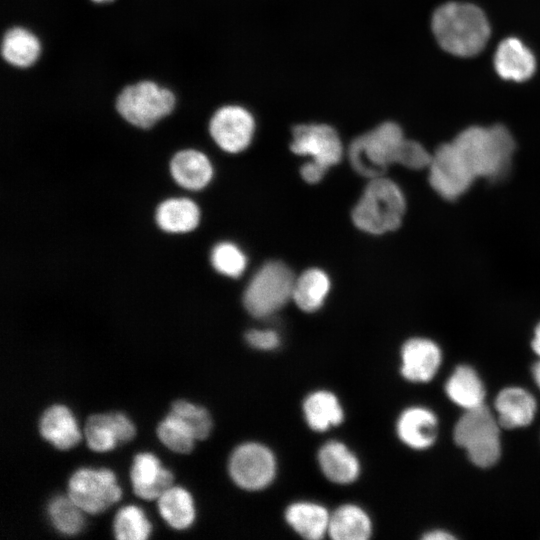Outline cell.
<instances>
[{"label": "cell", "instance_id": "obj_6", "mask_svg": "<svg viewBox=\"0 0 540 540\" xmlns=\"http://www.w3.org/2000/svg\"><path fill=\"white\" fill-rule=\"evenodd\" d=\"M453 436L475 465L490 467L498 461L499 423L484 404L466 410L456 423Z\"/></svg>", "mask_w": 540, "mask_h": 540}, {"label": "cell", "instance_id": "obj_35", "mask_svg": "<svg viewBox=\"0 0 540 540\" xmlns=\"http://www.w3.org/2000/svg\"><path fill=\"white\" fill-rule=\"evenodd\" d=\"M431 158L420 143L405 139L397 163L410 169H422L429 166Z\"/></svg>", "mask_w": 540, "mask_h": 540}, {"label": "cell", "instance_id": "obj_36", "mask_svg": "<svg viewBox=\"0 0 540 540\" xmlns=\"http://www.w3.org/2000/svg\"><path fill=\"white\" fill-rule=\"evenodd\" d=\"M247 343L258 350L270 351L280 344L279 334L272 329H252L246 333Z\"/></svg>", "mask_w": 540, "mask_h": 540}, {"label": "cell", "instance_id": "obj_4", "mask_svg": "<svg viewBox=\"0 0 540 540\" xmlns=\"http://www.w3.org/2000/svg\"><path fill=\"white\" fill-rule=\"evenodd\" d=\"M404 141L399 125L384 122L352 141L348 151L350 163L365 177H380L389 165L398 162Z\"/></svg>", "mask_w": 540, "mask_h": 540}, {"label": "cell", "instance_id": "obj_24", "mask_svg": "<svg viewBox=\"0 0 540 540\" xmlns=\"http://www.w3.org/2000/svg\"><path fill=\"white\" fill-rule=\"evenodd\" d=\"M304 417L309 427L322 432L339 425L344 418L338 398L326 390L309 394L303 403Z\"/></svg>", "mask_w": 540, "mask_h": 540}, {"label": "cell", "instance_id": "obj_9", "mask_svg": "<svg viewBox=\"0 0 540 540\" xmlns=\"http://www.w3.org/2000/svg\"><path fill=\"white\" fill-rule=\"evenodd\" d=\"M233 482L242 489L257 491L267 487L276 475V459L272 451L256 442L236 447L228 461Z\"/></svg>", "mask_w": 540, "mask_h": 540}, {"label": "cell", "instance_id": "obj_10", "mask_svg": "<svg viewBox=\"0 0 540 540\" xmlns=\"http://www.w3.org/2000/svg\"><path fill=\"white\" fill-rule=\"evenodd\" d=\"M428 168L432 188L447 200L461 196L475 180L452 142L437 148Z\"/></svg>", "mask_w": 540, "mask_h": 540}, {"label": "cell", "instance_id": "obj_1", "mask_svg": "<svg viewBox=\"0 0 540 540\" xmlns=\"http://www.w3.org/2000/svg\"><path fill=\"white\" fill-rule=\"evenodd\" d=\"M432 30L448 53L471 57L485 47L490 26L483 11L473 4L449 2L435 10Z\"/></svg>", "mask_w": 540, "mask_h": 540}, {"label": "cell", "instance_id": "obj_14", "mask_svg": "<svg viewBox=\"0 0 540 540\" xmlns=\"http://www.w3.org/2000/svg\"><path fill=\"white\" fill-rule=\"evenodd\" d=\"M173 474L161 467L159 459L149 452L134 456L130 468L132 490L139 498L157 499L172 486Z\"/></svg>", "mask_w": 540, "mask_h": 540}, {"label": "cell", "instance_id": "obj_29", "mask_svg": "<svg viewBox=\"0 0 540 540\" xmlns=\"http://www.w3.org/2000/svg\"><path fill=\"white\" fill-rule=\"evenodd\" d=\"M1 51L8 63L18 67H28L38 58L40 43L31 32L16 27L8 30L4 35Z\"/></svg>", "mask_w": 540, "mask_h": 540}, {"label": "cell", "instance_id": "obj_38", "mask_svg": "<svg viewBox=\"0 0 540 540\" xmlns=\"http://www.w3.org/2000/svg\"><path fill=\"white\" fill-rule=\"evenodd\" d=\"M423 538L428 539V540H443V539H453L454 536L447 533L446 531L434 530V531L428 532L426 535L423 536Z\"/></svg>", "mask_w": 540, "mask_h": 540}, {"label": "cell", "instance_id": "obj_27", "mask_svg": "<svg viewBox=\"0 0 540 540\" xmlns=\"http://www.w3.org/2000/svg\"><path fill=\"white\" fill-rule=\"evenodd\" d=\"M330 290L328 275L316 268L303 272L295 279L292 300L305 312H314L324 303Z\"/></svg>", "mask_w": 540, "mask_h": 540}, {"label": "cell", "instance_id": "obj_7", "mask_svg": "<svg viewBox=\"0 0 540 540\" xmlns=\"http://www.w3.org/2000/svg\"><path fill=\"white\" fill-rule=\"evenodd\" d=\"M175 97L168 89L150 81L127 86L119 94L116 108L130 124L150 128L174 108Z\"/></svg>", "mask_w": 540, "mask_h": 540}, {"label": "cell", "instance_id": "obj_37", "mask_svg": "<svg viewBox=\"0 0 540 540\" xmlns=\"http://www.w3.org/2000/svg\"><path fill=\"white\" fill-rule=\"evenodd\" d=\"M327 170L311 161L304 163L300 169V174L304 181L310 184L318 183L322 180Z\"/></svg>", "mask_w": 540, "mask_h": 540}, {"label": "cell", "instance_id": "obj_11", "mask_svg": "<svg viewBox=\"0 0 540 540\" xmlns=\"http://www.w3.org/2000/svg\"><path fill=\"white\" fill-rule=\"evenodd\" d=\"M290 149L308 156L311 162L328 170L342 157V143L337 132L326 124H301L292 130Z\"/></svg>", "mask_w": 540, "mask_h": 540}, {"label": "cell", "instance_id": "obj_40", "mask_svg": "<svg viewBox=\"0 0 540 540\" xmlns=\"http://www.w3.org/2000/svg\"><path fill=\"white\" fill-rule=\"evenodd\" d=\"M533 376H534L536 384L538 385L540 389V361L536 363L533 367Z\"/></svg>", "mask_w": 540, "mask_h": 540}, {"label": "cell", "instance_id": "obj_18", "mask_svg": "<svg viewBox=\"0 0 540 540\" xmlns=\"http://www.w3.org/2000/svg\"><path fill=\"white\" fill-rule=\"evenodd\" d=\"M397 434L400 440L414 449L431 446L438 433L437 418L423 407H410L404 410L397 421Z\"/></svg>", "mask_w": 540, "mask_h": 540}, {"label": "cell", "instance_id": "obj_13", "mask_svg": "<svg viewBox=\"0 0 540 540\" xmlns=\"http://www.w3.org/2000/svg\"><path fill=\"white\" fill-rule=\"evenodd\" d=\"M84 438L95 452L112 450L119 442H128L135 435V427L121 412L91 414L85 421Z\"/></svg>", "mask_w": 540, "mask_h": 540}, {"label": "cell", "instance_id": "obj_25", "mask_svg": "<svg viewBox=\"0 0 540 540\" xmlns=\"http://www.w3.org/2000/svg\"><path fill=\"white\" fill-rule=\"evenodd\" d=\"M371 533L370 517L357 505H342L330 515L328 534L335 540H365Z\"/></svg>", "mask_w": 540, "mask_h": 540}, {"label": "cell", "instance_id": "obj_26", "mask_svg": "<svg viewBox=\"0 0 540 540\" xmlns=\"http://www.w3.org/2000/svg\"><path fill=\"white\" fill-rule=\"evenodd\" d=\"M160 516L172 528L184 530L195 518V508L190 493L182 487L171 486L157 498Z\"/></svg>", "mask_w": 540, "mask_h": 540}, {"label": "cell", "instance_id": "obj_31", "mask_svg": "<svg viewBox=\"0 0 540 540\" xmlns=\"http://www.w3.org/2000/svg\"><path fill=\"white\" fill-rule=\"evenodd\" d=\"M113 532L118 540H145L150 535L151 524L139 507L126 505L114 516Z\"/></svg>", "mask_w": 540, "mask_h": 540}, {"label": "cell", "instance_id": "obj_34", "mask_svg": "<svg viewBox=\"0 0 540 540\" xmlns=\"http://www.w3.org/2000/svg\"><path fill=\"white\" fill-rule=\"evenodd\" d=\"M210 259L213 268L228 277L240 276L247 265L245 254L237 245L230 242L215 245Z\"/></svg>", "mask_w": 540, "mask_h": 540}, {"label": "cell", "instance_id": "obj_23", "mask_svg": "<svg viewBox=\"0 0 540 540\" xmlns=\"http://www.w3.org/2000/svg\"><path fill=\"white\" fill-rule=\"evenodd\" d=\"M330 513L320 504L295 502L285 512L287 523L306 539L316 540L328 533Z\"/></svg>", "mask_w": 540, "mask_h": 540}, {"label": "cell", "instance_id": "obj_16", "mask_svg": "<svg viewBox=\"0 0 540 540\" xmlns=\"http://www.w3.org/2000/svg\"><path fill=\"white\" fill-rule=\"evenodd\" d=\"M494 67L502 79L523 82L534 74L536 60L521 40L508 37L496 49Z\"/></svg>", "mask_w": 540, "mask_h": 540}, {"label": "cell", "instance_id": "obj_8", "mask_svg": "<svg viewBox=\"0 0 540 540\" xmlns=\"http://www.w3.org/2000/svg\"><path fill=\"white\" fill-rule=\"evenodd\" d=\"M67 495L84 513L98 514L120 499L121 489L111 470L83 467L69 477Z\"/></svg>", "mask_w": 540, "mask_h": 540}, {"label": "cell", "instance_id": "obj_33", "mask_svg": "<svg viewBox=\"0 0 540 540\" xmlns=\"http://www.w3.org/2000/svg\"><path fill=\"white\" fill-rule=\"evenodd\" d=\"M170 413L188 426L196 440H204L209 436L212 419L204 407L180 399L172 402Z\"/></svg>", "mask_w": 540, "mask_h": 540}, {"label": "cell", "instance_id": "obj_5", "mask_svg": "<svg viewBox=\"0 0 540 540\" xmlns=\"http://www.w3.org/2000/svg\"><path fill=\"white\" fill-rule=\"evenodd\" d=\"M295 277L279 261L265 263L253 275L243 295L246 310L254 317L266 318L292 299Z\"/></svg>", "mask_w": 540, "mask_h": 540}, {"label": "cell", "instance_id": "obj_30", "mask_svg": "<svg viewBox=\"0 0 540 540\" xmlns=\"http://www.w3.org/2000/svg\"><path fill=\"white\" fill-rule=\"evenodd\" d=\"M47 515L53 528L63 535H76L84 527L83 511L68 495H57L50 499L47 504Z\"/></svg>", "mask_w": 540, "mask_h": 540}, {"label": "cell", "instance_id": "obj_28", "mask_svg": "<svg viewBox=\"0 0 540 540\" xmlns=\"http://www.w3.org/2000/svg\"><path fill=\"white\" fill-rule=\"evenodd\" d=\"M446 393L466 410L483 405L484 386L477 373L469 366H459L446 383Z\"/></svg>", "mask_w": 540, "mask_h": 540}, {"label": "cell", "instance_id": "obj_39", "mask_svg": "<svg viewBox=\"0 0 540 540\" xmlns=\"http://www.w3.org/2000/svg\"><path fill=\"white\" fill-rule=\"evenodd\" d=\"M532 348L540 356V323L535 329Z\"/></svg>", "mask_w": 540, "mask_h": 540}, {"label": "cell", "instance_id": "obj_19", "mask_svg": "<svg viewBox=\"0 0 540 540\" xmlns=\"http://www.w3.org/2000/svg\"><path fill=\"white\" fill-rule=\"evenodd\" d=\"M173 180L187 190H200L208 185L213 167L205 154L194 149L177 152L169 164Z\"/></svg>", "mask_w": 540, "mask_h": 540}, {"label": "cell", "instance_id": "obj_17", "mask_svg": "<svg viewBox=\"0 0 540 540\" xmlns=\"http://www.w3.org/2000/svg\"><path fill=\"white\" fill-rule=\"evenodd\" d=\"M38 429L41 437L59 450L72 448L81 437L73 414L62 404H52L42 412Z\"/></svg>", "mask_w": 540, "mask_h": 540}, {"label": "cell", "instance_id": "obj_20", "mask_svg": "<svg viewBox=\"0 0 540 540\" xmlns=\"http://www.w3.org/2000/svg\"><path fill=\"white\" fill-rule=\"evenodd\" d=\"M323 474L337 484H349L357 479L360 464L355 454L342 442L329 441L318 452Z\"/></svg>", "mask_w": 540, "mask_h": 540}, {"label": "cell", "instance_id": "obj_3", "mask_svg": "<svg viewBox=\"0 0 540 540\" xmlns=\"http://www.w3.org/2000/svg\"><path fill=\"white\" fill-rule=\"evenodd\" d=\"M406 202L399 186L383 176L372 178L352 210L355 226L370 234L397 229L405 213Z\"/></svg>", "mask_w": 540, "mask_h": 540}, {"label": "cell", "instance_id": "obj_2", "mask_svg": "<svg viewBox=\"0 0 540 540\" xmlns=\"http://www.w3.org/2000/svg\"><path fill=\"white\" fill-rule=\"evenodd\" d=\"M457 152L475 178L497 177L510 164L514 139L503 125L472 126L452 141Z\"/></svg>", "mask_w": 540, "mask_h": 540}, {"label": "cell", "instance_id": "obj_22", "mask_svg": "<svg viewBox=\"0 0 540 540\" xmlns=\"http://www.w3.org/2000/svg\"><path fill=\"white\" fill-rule=\"evenodd\" d=\"M155 221L167 233H187L198 226L200 210L189 198H168L157 206Z\"/></svg>", "mask_w": 540, "mask_h": 540}, {"label": "cell", "instance_id": "obj_21", "mask_svg": "<svg viewBox=\"0 0 540 540\" xmlns=\"http://www.w3.org/2000/svg\"><path fill=\"white\" fill-rule=\"evenodd\" d=\"M495 408L498 412L499 425L512 429L526 426L533 420L536 402L526 390L510 387L498 394Z\"/></svg>", "mask_w": 540, "mask_h": 540}, {"label": "cell", "instance_id": "obj_12", "mask_svg": "<svg viewBox=\"0 0 540 540\" xmlns=\"http://www.w3.org/2000/svg\"><path fill=\"white\" fill-rule=\"evenodd\" d=\"M254 130L252 115L240 106H224L218 109L209 124L213 140L228 153H238L246 149Z\"/></svg>", "mask_w": 540, "mask_h": 540}, {"label": "cell", "instance_id": "obj_41", "mask_svg": "<svg viewBox=\"0 0 540 540\" xmlns=\"http://www.w3.org/2000/svg\"><path fill=\"white\" fill-rule=\"evenodd\" d=\"M94 2H97V3H103V2H110L112 0H92Z\"/></svg>", "mask_w": 540, "mask_h": 540}, {"label": "cell", "instance_id": "obj_32", "mask_svg": "<svg viewBox=\"0 0 540 540\" xmlns=\"http://www.w3.org/2000/svg\"><path fill=\"white\" fill-rule=\"evenodd\" d=\"M156 434L165 447L180 454L191 452L196 440L188 426L170 412L158 423Z\"/></svg>", "mask_w": 540, "mask_h": 540}, {"label": "cell", "instance_id": "obj_15", "mask_svg": "<svg viewBox=\"0 0 540 540\" xmlns=\"http://www.w3.org/2000/svg\"><path fill=\"white\" fill-rule=\"evenodd\" d=\"M440 362V349L429 339L413 338L402 347L401 373L409 381H429L436 374Z\"/></svg>", "mask_w": 540, "mask_h": 540}]
</instances>
